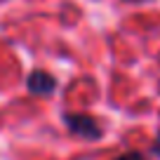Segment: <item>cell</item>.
I'll list each match as a JSON object with an SVG mask.
<instances>
[{
	"instance_id": "1",
	"label": "cell",
	"mask_w": 160,
	"mask_h": 160,
	"mask_svg": "<svg viewBox=\"0 0 160 160\" xmlns=\"http://www.w3.org/2000/svg\"><path fill=\"white\" fill-rule=\"evenodd\" d=\"M64 122L75 137H82V139H99L101 137V127L92 115L85 113H66Z\"/></svg>"
},
{
	"instance_id": "2",
	"label": "cell",
	"mask_w": 160,
	"mask_h": 160,
	"mask_svg": "<svg viewBox=\"0 0 160 160\" xmlns=\"http://www.w3.org/2000/svg\"><path fill=\"white\" fill-rule=\"evenodd\" d=\"M26 85H28V90L33 92V94H52L57 87V80L52 78L50 73H45V71H33V73L28 75V80H26Z\"/></svg>"
},
{
	"instance_id": "3",
	"label": "cell",
	"mask_w": 160,
	"mask_h": 160,
	"mask_svg": "<svg viewBox=\"0 0 160 160\" xmlns=\"http://www.w3.org/2000/svg\"><path fill=\"white\" fill-rule=\"evenodd\" d=\"M115 160H144V155H141V153H137V151H130V153L120 155V158H115Z\"/></svg>"
},
{
	"instance_id": "4",
	"label": "cell",
	"mask_w": 160,
	"mask_h": 160,
	"mask_svg": "<svg viewBox=\"0 0 160 160\" xmlns=\"http://www.w3.org/2000/svg\"><path fill=\"white\" fill-rule=\"evenodd\" d=\"M153 151H155V153H158V155H160V137H158V141H155V146H153Z\"/></svg>"
}]
</instances>
